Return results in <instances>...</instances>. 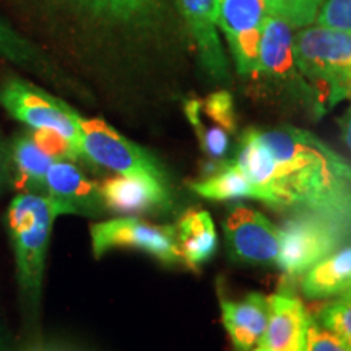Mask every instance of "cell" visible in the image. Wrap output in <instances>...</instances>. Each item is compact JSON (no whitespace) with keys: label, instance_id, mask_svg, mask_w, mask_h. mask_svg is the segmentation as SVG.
<instances>
[{"label":"cell","instance_id":"6da1fadb","mask_svg":"<svg viewBox=\"0 0 351 351\" xmlns=\"http://www.w3.org/2000/svg\"><path fill=\"white\" fill-rule=\"evenodd\" d=\"M274 156V208L304 210L351 231V165L327 143L296 127L257 130Z\"/></svg>","mask_w":351,"mask_h":351},{"label":"cell","instance_id":"7a4b0ae2","mask_svg":"<svg viewBox=\"0 0 351 351\" xmlns=\"http://www.w3.org/2000/svg\"><path fill=\"white\" fill-rule=\"evenodd\" d=\"M59 217L46 195L20 192L7 208V231L16 265V280L28 304L41 298L51 232Z\"/></svg>","mask_w":351,"mask_h":351},{"label":"cell","instance_id":"3957f363","mask_svg":"<svg viewBox=\"0 0 351 351\" xmlns=\"http://www.w3.org/2000/svg\"><path fill=\"white\" fill-rule=\"evenodd\" d=\"M293 49L300 72L317 95L322 111L340 103V86L351 69V33L326 26H304Z\"/></svg>","mask_w":351,"mask_h":351},{"label":"cell","instance_id":"277c9868","mask_svg":"<svg viewBox=\"0 0 351 351\" xmlns=\"http://www.w3.org/2000/svg\"><path fill=\"white\" fill-rule=\"evenodd\" d=\"M351 241V231L320 215L296 210L280 228L276 265L288 280L304 276L320 261Z\"/></svg>","mask_w":351,"mask_h":351},{"label":"cell","instance_id":"5b68a950","mask_svg":"<svg viewBox=\"0 0 351 351\" xmlns=\"http://www.w3.org/2000/svg\"><path fill=\"white\" fill-rule=\"evenodd\" d=\"M0 104L13 119L29 130H49L62 135L80 152V114L62 99L21 78H12L0 88ZM83 158V155H82Z\"/></svg>","mask_w":351,"mask_h":351},{"label":"cell","instance_id":"8992f818","mask_svg":"<svg viewBox=\"0 0 351 351\" xmlns=\"http://www.w3.org/2000/svg\"><path fill=\"white\" fill-rule=\"evenodd\" d=\"M80 150L85 160L121 176H150L166 182L160 161L101 119L80 117Z\"/></svg>","mask_w":351,"mask_h":351},{"label":"cell","instance_id":"52a82bcc","mask_svg":"<svg viewBox=\"0 0 351 351\" xmlns=\"http://www.w3.org/2000/svg\"><path fill=\"white\" fill-rule=\"evenodd\" d=\"M93 256L99 258L111 249H137L165 263H184L176 226H160L134 217L96 223L90 228Z\"/></svg>","mask_w":351,"mask_h":351},{"label":"cell","instance_id":"ba28073f","mask_svg":"<svg viewBox=\"0 0 351 351\" xmlns=\"http://www.w3.org/2000/svg\"><path fill=\"white\" fill-rule=\"evenodd\" d=\"M293 28L276 15H269L262 29L261 47H258V65L256 75L274 83L276 88L309 103L315 114H322V108L313 86L300 72L293 49Z\"/></svg>","mask_w":351,"mask_h":351},{"label":"cell","instance_id":"9c48e42d","mask_svg":"<svg viewBox=\"0 0 351 351\" xmlns=\"http://www.w3.org/2000/svg\"><path fill=\"white\" fill-rule=\"evenodd\" d=\"M215 23L225 33L241 75L254 77L262 29L270 15L269 0H213Z\"/></svg>","mask_w":351,"mask_h":351},{"label":"cell","instance_id":"30bf717a","mask_svg":"<svg viewBox=\"0 0 351 351\" xmlns=\"http://www.w3.org/2000/svg\"><path fill=\"white\" fill-rule=\"evenodd\" d=\"M230 256L254 265H276L280 230L265 215L245 205H236L223 221Z\"/></svg>","mask_w":351,"mask_h":351},{"label":"cell","instance_id":"8fae6325","mask_svg":"<svg viewBox=\"0 0 351 351\" xmlns=\"http://www.w3.org/2000/svg\"><path fill=\"white\" fill-rule=\"evenodd\" d=\"M44 195L52 202L59 217H99L106 212L98 184L90 181L73 160L67 158H60L51 165L46 174Z\"/></svg>","mask_w":351,"mask_h":351},{"label":"cell","instance_id":"7c38bea8","mask_svg":"<svg viewBox=\"0 0 351 351\" xmlns=\"http://www.w3.org/2000/svg\"><path fill=\"white\" fill-rule=\"evenodd\" d=\"M314 315L304 302L288 291L269 296V324L261 345L267 351H307V335Z\"/></svg>","mask_w":351,"mask_h":351},{"label":"cell","instance_id":"4fadbf2b","mask_svg":"<svg viewBox=\"0 0 351 351\" xmlns=\"http://www.w3.org/2000/svg\"><path fill=\"white\" fill-rule=\"evenodd\" d=\"M109 213L140 215L171 205L168 184L150 176H117L99 186Z\"/></svg>","mask_w":351,"mask_h":351},{"label":"cell","instance_id":"5bb4252c","mask_svg":"<svg viewBox=\"0 0 351 351\" xmlns=\"http://www.w3.org/2000/svg\"><path fill=\"white\" fill-rule=\"evenodd\" d=\"M221 319L232 348L252 351L261 343L269 324V298L251 293L239 301L221 300Z\"/></svg>","mask_w":351,"mask_h":351},{"label":"cell","instance_id":"9a60e30c","mask_svg":"<svg viewBox=\"0 0 351 351\" xmlns=\"http://www.w3.org/2000/svg\"><path fill=\"white\" fill-rule=\"evenodd\" d=\"M179 2L189 29L195 39L202 65L217 82H226L230 75H228L225 51L217 33L213 0H179Z\"/></svg>","mask_w":351,"mask_h":351},{"label":"cell","instance_id":"2e32d148","mask_svg":"<svg viewBox=\"0 0 351 351\" xmlns=\"http://www.w3.org/2000/svg\"><path fill=\"white\" fill-rule=\"evenodd\" d=\"M12 186L20 192L44 195L46 174L56 158L46 153L34 140L32 130L21 132L10 143Z\"/></svg>","mask_w":351,"mask_h":351},{"label":"cell","instance_id":"e0dca14e","mask_svg":"<svg viewBox=\"0 0 351 351\" xmlns=\"http://www.w3.org/2000/svg\"><path fill=\"white\" fill-rule=\"evenodd\" d=\"M176 236L182 261L192 269H199L217 252L218 234L208 212L191 210L176 225Z\"/></svg>","mask_w":351,"mask_h":351},{"label":"cell","instance_id":"ac0fdd59","mask_svg":"<svg viewBox=\"0 0 351 351\" xmlns=\"http://www.w3.org/2000/svg\"><path fill=\"white\" fill-rule=\"evenodd\" d=\"M302 293L311 300L339 298L351 288V244L320 261L302 276Z\"/></svg>","mask_w":351,"mask_h":351},{"label":"cell","instance_id":"d6986e66","mask_svg":"<svg viewBox=\"0 0 351 351\" xmlns=\"http://www.w3.org/2000/svg\"><path fill=\"white\" fill-rule=\"evenodd\" d=\"M192 191L197 195L210 200H261L257 189L252 186L241 171L231 161H225L207 178L191 182Z\"/></svg>","mask_w":351,"mask_h":351},{"label":"cell","instance_id":"ffe728a7","mask_svg":"<svg viewBox=\"0 0 351 351\" xmlns=\"http://www.w3.org/2000/svg\"><path fill=\"white\" fill-rule=\"evenodd\" d=\"M184 112L195 129L200 148L205 155L213 160H223L230 150V134L219 125H205L200 114V99L187 101Z\"/></svg>","mask_w":351,"mask_h":351},{"label":"cell","instance_id":"44dd1931","mask_svg":"<svg viewBox=\"0 0 351 351\" xmlns=\"http://www.w3.org/2000/svg\"><path fill=\"white\" fill-rule=\"evenodd\" d=\"M0 57L25 69H36L41 65L36 49L2 19H0Z\"/></svg>","mask_w":351,"mask_h":351},{"label":"cell","instance_id":"7402d4cb","mask_svg":"<svg viewBox=\"0 0 351 351\" xmlns=\"http://www.w3.org/2000/svg\"><path fill=\"white\" fill-rule=\"evenodd\" d=\"M96 16L114 21H130L150 7L152 0H75Z\"/></svg>","mask_w":351,"mask_h":351},{"label":"cell","instance_id":"603a6c76","mask_svg":"<svg viewBox=\"0 0 351 351\" xmlns=\"http://www.w3.org/2000/svg\"><path fill=\"white\" fill-rule=\"evenodd\" d=\"M271 15L280 16L291 28L313 25L324 0H269Z\"/></svg>","mask_w":351,"mask_h":351},{"label":"cell","instance_id":"cb8c5ba5","mask_svg":"<svg viewBox=\"0 0 351 351\" xmlns=\"http://www.w3.org/2000/svg\"><path fill=\"white\" fill-rule=\"evenodd\" d=\"M314 319L351 345V301L337 298L320 307Z\"/></svg>","mask_w":351,"mask_h":351},{"label":"cell","instance_id":"d4e9b609","mask_svg":"<svg viewBox=\"0 0 351 351\" xmlns=\"http://www.w3.org/2000/svg\"><path fill=\"white\" fill-rule=\"evenodd\" d=\"M202 112L207 114V117L215 125L225 129L228 134L236 132V116L234 106H232V98L228 91H215L208 95L204 101H200Z\"/></svg>","mask_w":351,"mask_h":351},{"label":"cell","instance_id":"484cf974","mask_svg":"<svg viewBox=\"0 0 351 351\" xmlns=\"http://www.w3.org/2000/svg\"><path fill=\"white\" fill-rule=\"evenodd\" d=\"M315 23L351 33V0H324L315 16Z\"/></svg>","mask_w":351,"mask_h":351},{"label":"cell","instance_id":"4316f807","mask_svg":"<svg viewBox=\"0 0 351 351\" xmlns=\"http://www.w3.org/2000/svg\"><path fill=\"white\" fill-rule=\"evenodd\" d=\"M307 351H351V345L314 319L307 335Z\"/></svg>","mask_w":351,"mask_h":351},{"label":"cell","instance_id":"83f0119b","mask_svg":"<svg viewBox=\"0 0 351 351\" xmlns=\"http://www.w3.org/2000/svg\"><path fill=\"white\" fill-rule=\"evenodd\" d=\"M12 155L10 143L5 142L0 132V195L12 186Z\"/></svg>","mask_w":351,"mask_h":351},{"label":"cell","instance_id":"f1b7e54d","mask_svg":"<svg viewBox=\"0 0 351 351\" xmlns=\"http://www.w3.org/2000/svg\"><path fill=\"white\" fill-rule=\"evenodd\" d=\"M339 125H340L341 140H343V143L348 147V150L351 152V106L346 109V112L340 117Z\"/></svg>","mask_w":351,"mask_h":351},{"label":"cell","instance_id":"f546056e","mask_svg":"<svg viewBox=\"0 0 351 351\" xmlns=\"http://www.w3.org/2000/svg\"><path fill=\"white\" fill-rule=\"evenodd\" d=\"M348 98H351V69L345 75L343 82H341V86H340V101L348 99Z\"/></svg>","mask_w":351,"mask_h":351},{"label":"cell","instance_id":"4dcf8cb0","mask_svg":"<svg viewBox=\"0 0 351 351\" xmlns=\"http://www.w3.org/2000/svg\"><path fill=\"white\" fill-rule=\"evenodd\" d=\"M26 351H70V350L64 348V346H57V345H38Z\"/></svg>","mask_w":351,"mask_h":351},{"label":"cell","instance_id":"1f68e13d","mask_svg":"<svg viewBox=\"0 0 351 351\" xmlns=\"http://www.w3.org/2000/svg\"><path fill=\"white\" fill-rule=\"evenodd\" d=\"M339 298H340V300H346V301H351V288L348 289V291H345V293H343V295H340Z\"/></svg>","mask_w":351,"mask_h":351},{"label":"cell","instance_id":"d6a6232c","mask_svg":"<svg viewBox=\"0 0 351 351\" xmlns=\"http://www.w3.org/2000/svg\"><path fill=\"white\" fill-rule=\"evenodd\" d=\"M252 351H267V350H265V348H263V346H262L261 343H258V345L256 346V348H254Z\"/></svg>","mask_w":351,"mask_h":351}]
</instances>
